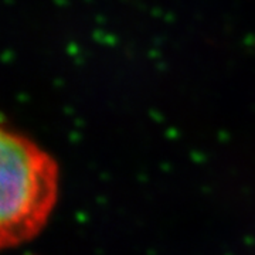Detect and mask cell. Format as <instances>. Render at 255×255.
I'll return each mask as SVG.
<instances>
[{
  "label": "cell",
  "instance_id": "cell-1",
  "mask_svg": "<svg viewBox=\"0 0 255 255\" xmlns=\"http://www.w3.org/2000/svg\"><path fill=\"white\" fill-rule=\"evenodd\" d=\"M57 197L54 159L31 139L0 124V250L36 237Z\"/></svg>",
  "mask_w": 255,
  "mask_h": 255
}]
</instances>
